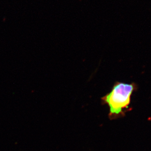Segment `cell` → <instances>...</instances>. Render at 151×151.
Segmentation results:
<instances>
[{
  "label": "cell",
  "mask_w": 151,
  "mask_h": 151,
  "mask_svg": "<svg viewBox=\"0 0 151 151\" xmlns=\"http://www.w3.org/2000/svg\"><path fill=\"white\" fill-rule=\"evenodd\" d=\"M137 88L135 83L127 84L117 81L111 91L102 97V104H107L109 107L108 118L110 120L125 117L126 113L132 110L130 107L131 95Z\"/></svg>",
  "instance_id": "1"
}]
</instances>
